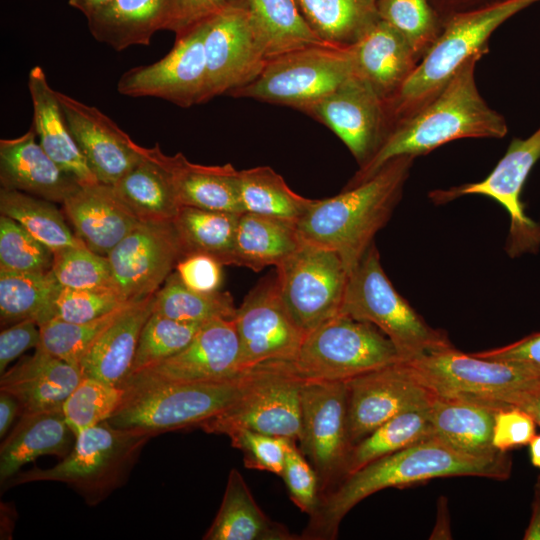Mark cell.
<instances>
[{
  "label": "cell",
  "instance_id": "obj_46",
  "mask_svg": "<svg viewBox=\"0 0 540 540\" xmlns=\"http://www.w3.org/2000/svg\"><path fill=\"white\" fill-rule=\"evenodd\" d=\"M124 389L101 380L82 377L62 405L65 420L77 436L80 432L107 421L120 406Z\"/></svg>",
  "mask_w": 540,
  "mask_h": 540
},
{
  "label": "cell",
  "instance_id": "obj_3",
  "mask_svg": "<svg viewBox=\"0 0 540 540\" xmlns=\"http://www.w3.org/2000/svg\"><path fill=\"white\" fill-rule=\"evenodd\" d=\"M414 160L407 155L393 158L368 180L315 199L296 223L301 240L335 251L350 274L389 221Z\"/></svg>",
  "mask_w": 540,
  "mask_h": 540
},
{
  "label": "cell",
  "instance_id": "obj_43",
  "mask_svg": "<svg viewBox=\"0 0 540 540\" xmlns=\"http://www.w3.org/2000/svg\"><path fill=\"white\" fill-rule=\"evenodd\" d=\"M58 286L51 270L43 273L0 270L1 326L27 319L41 324Z\"/></svg>",
  "mask_w": 540,
  "mask_h": 540
},
{
  "label": "cell",
  "instance_id": "obj_48",
  "mask_svg": "<svg viewBox=\"0 0 540 540\" xmlns=\"http://www.w3.org/2000/svg\"><path fill=\"white\" fill-rule=\"evenodd\" d=\"M58 284L72 289H117L107 256L85 245L54 253L51 269Z\"/></svg>",
  "mask_w": 540,
  "mask_h": 540
},
{
  "label": "cell",
  "instance_id": "obj_6",
  "mask_svg": "<svg viewBox=\"0 0 540 540\" xmlns=\"http://www.w3.org/2000/svg\"><path fill=\"white\" fill-rule=\"evenodd\" d=\"M339 314L377 327L403 361L452 345L445 332L428 325L396 291L381 265L375 242L350 272Z\"/></svg>",
  "mask_w": 540,
  "mask_h": 540
},
{
  "label": "cell",
  "instance_id": "obj_58",
  "mask_svg": "<svg viewBox=\"0 0 540 540\" xmlns=\"http://www.w3.org/2000/svg\"><path fill=\"white\" fill-rule=\"evenodd\" d=\"M442 23L454 16L501 3L506 0H429Z\"/></svg>",
  "mask_w": 540,
  "mask_h": 540
},
{
  "label": "cell",
  "instance_id": "obj_38",
  "mask_svg": "<svg viewBox=\"0 0 540 540\" xmlns=\"http://www.w3.org/2000/svg\"><path fill=\"white\" fill-rule=\"evenodd\" d=\"M429 404L400 412L350 448L342 478L366 464L431 437Z\"/></svg>",
  "mask_w": 540,
  "mask_h": 540
},
{
  "label": "cell",
  "instance_id": "obj_59",
  "mask_svg": "<svg viewBox=\"0 0 540 540\" xmlns=\"http://www.w3.org/2000/svg\"><path fill=\"white\" fill-rule=\"evenodd\" d=\"M502 406H514L532 417L536 425L540 426V381L518 392L504 397Z\"/></svg>",
  "mask_w": 540,
  "mask_h": 540
},
{
  "label": "cell",
  "instance_id": "obj_39",
  "mask_svg": "<svg viewBox=\"0 0 540 540\" xmlns=\"http://www.w3.org/2000/svg\"><path fill=\"white\" fill-rule=\"evenodd\" d=\"M240 198L244 212L297 223L315 199L295 193L269 166L239 170Z\"/></svg>",
  "mask_w": 540,
  "mask_h": 540
},
{
  "label": "cell",
  "instance_id": "obj_22",
  "mask_svg": "<svg viewBox=\"0 0 540 540\" xmlns=\"http://www.w3.org/2000/svg\"><path fill=\"white\" fill-rule=\"evenodd\" d=\"M69 130L98 182L113 186L142 157L136 144L113 120L94 106L57 91Z\"/></svg>",
  "mask_w": 540,
  "mask_h": 540
},
{
  "label": "cell",
  "instance_id": "obj_63",
  "mask_svg": "<svg viewBox=\"0 0 540 540\" xmlns=\"http://www.w3.org/2000/svg\"><path fill=\"white\" fill-rule=\"evenodd\" d=\"M528 445L531 463L540 469V435H535Z\"/></svg>",
  "mask_w": 540,
  "mask_h": 540
},
{
  "label": "cell",
  "instance_id": "obj_62",
  "mask_svg": "<svg viewBox=\"0 0 540 540\" xmlns=\"http://www.w3.org/2000/svg\"><path fill=\"white\" fill-rule=\"evenodd\" d=\"M110 1L111 0H68V4L87 17Z\"/></svg>",
  "mask_w": 540,
  "mask_h": 540
},
{
  "label": "cell",
  "instance_id": "obj_10",
  "mask_svg": "<svg viewBox=\"0 0 540 540\" xmlns=\"http://www.w3.org/2000/svg\"><path fill=\"white\" fill-rule=\"evenodd\" d=\"M403 361L392 341L371 323L339 314L304 338L291 359L305 380L347 381Z\"/></svg>",
  "mask_w": 540,
  "mask_h": 540
},
{
  "label": "cell",
  "instance_id": "obj_25",
  "mask_svg": "<svg viewBox=\"0 0 540 540\" xmlns=\"http://www.w3.org/2000/svg\"><path fill=\"white\" fill-rule=\"evenodd\" d=\"M82 377L78 368L37 347L1 374L0 391L18 400L20 415L61 409Z\"/></svg>",
  "mask_w": 540,
  "mask_h": 540
},
{
  "label": "cell",
  "instance_id": "obj_15",
  "mask_svg": "<svg viewBox=\"0 0 540 540\" xmlns=\"http://www.w3.org/2000/svg\"><path fill=\"white\" fill-rule=\"evenodd\" d=\"M206 21L176 36L160 60L122 74L117 91L129 97H155L182 108L209 101L204 48Z\"/></svg>",
  "mask_w": 540,
  "mask_h": 540
},
{
  "label": "cell",
  "instance_id": "obj_28",
  "mask_svg": "<svg viewBox=\"0 0 540 540\" xmlns=\"http://www.w3.org/2000/svg\"><path fill=\"white\" fill-rule=\"evenodd\" d=\"M28 90L33 106L31 127L41 147L80 184L98 182L69 130L57 91L49 85L40 66L29 71Z\"/></svg>",
  "mask_w": 540,
  "mask_h": 540
},
{
  "label": "cell",
  "instance_id": "obj_60",
  "mask_svg": "<svg viewBox=\"0 0 540 540\" xmlns=\"http://www.w3.org/2000/svg\"><path fill=\"white\" fill-rule=\"evenodd\" d=\"M21 408L18 400L10 393L0 391V437L6 435L15 417L20 416Z\"/></svg>",
  "mask_w": 540,
  "mask_h": 540
},
{
  "label": "cell",
  "instance_id": "obj_16",
  "mask_svg": "<svg viewBox=\"0 0 540 540\" xmlns=\"http://www.w3.org/2000/svg\"><path fill=\"white\" fill-rule=\"evenodd\" d=\"M300 403V450L311 460L324 490L342 477L351 448L346 381L305 380Z\"/></svg>",
  "mask_w": 540,
  "mask_h": 540
},
{
  "label": "cell",
  "instance_id": "obj_24",
  "mask_svg": "<svg viewBox=\"0 0 540 540\" xmlns=\"http://www.w3.org/2000/svg\"><path fill=\"white\" fill-rule=\"evenodd\" d=\"M0 183L1 188L61 205L81 185L45 152L32 127L19 137L0 140Z\"/></svg>",
  "mask_w": 540,
  "mask_h": 540
},
{
  "label": "cell",
  "instance_id": "obj_5",
  "mask_svg": "<svg viewBox=\"0 0 540 540\" xmlns=\"http://www.w3.org/2000/svg\"><path fill=\"white\" fill-rule=\"evenodd\" d=\"M151 437L143 430L121 429L102 422L80 432L69 454L52 468L19 472L2 487L36 481L62 482L88 505H97L125 483Z\"/></svg>",
  "mask_w": 540,
  "mask_h": 540
},
{
  "label": "cell",
  "instance_id": "obj_51",
  "mask_svg": "<svg viewBox=\"0 0 540 540\" xmlns=\"http://www.w3.org/2000/svg\"><path fill=\"white\" fill-rule=\"evenodd\" d=\"M231 445L243 453L244 465L249 469L281 475L288 447V438L238 429L228 435Z\"/></svg>",
  "mask_w": 540,
  "mask_h": 540
},
{
  "label": "cell",
  "instance_id": "obj_54",
  "mask_svg": "<svg viewBox=\"0 0 540 540\" xmlns=\"http://www.w3.org/2000/svg\"><path fill=\"white\" fill-rule=\"evenodd\" d=\"M247 0H172V18L168 30L179 36L219 12Z\"/></svg>",
  "mask_w": 540,
  "mask_h": 540
},
{
  "label": "cell",
  "instance_id": "obj_9",
  "mask_svg": "<svg viewBox=\"0 0 540 540\" xmlns=\"http://www.w3.org/2000/svg\"><path fill=\"white\" fill-rule=\"evenodd\" d=\"M355 73L354 45H313L270 58L256 79L228 96L301 111Z\"/></svg>",
  "mask_w": 540,
  "mask_h": 540
},
{
  "label": "cell",
  "instance_id": "obj_34",
  "mask_svg": "<svg viewBox=\"0 0 540 540\" xmlns=\"http://www.w3.org/2000/svg\"><path fill=\"white\" fill-rule=\"evenodd\" d=\"M204 540H292L282 524L270 520L257 505L243 476L231 469L220 508Z\"/></svg>",
  "mask_w": 540,
  "mask_h": 540
},
{
  "label": "cell",
  "instance_id": "obj_2",
  "mask_svg": "<svg viewBox=\"0 0 540 540\" xmlns=\"http://www.w3.org/2000/svg\"><path fill=\"white\" fill-rule=\"evenodd\" d=\"M480 58L474 56L466 61L436 97L391 127L374 155L345 187L368 180L399 156L416 158L462 138L504 137L508 131L505 118L486 103L476 86L475 66Z\"/></svg>",
  "mask_w": 540,
  "mask_h": 540
},
{
  "label": "cell",
  "instance_id": "obj_35",
  "mask_svg": "<svg viewBox=\"0 0 540 540\" xmlns=\"http://www.w3.org/2000/svg\"><path fill=\"white\" fill-rule=\"evenodd\" d=\"M302 244L296 223L276 217L243 212L239 216L233 265L255 272L279 266Z\"/></svg>",
  "mask_w": 540,
  "mask_h": 540
},
{
  "label": "cell",
  "instance_id": "obj_13",
  "mask_svg": "<svg viewBox=\"0 0 540 540\" xmlns=\"http://www.w3.org/2000/svg\"><path fill=\"white\" fill-rule=\"evenodd\" d=\"M540 159V127L528 138H514L505 155L482 181L445 190H434L430 199L445 204L463 195L478 194L496 200L509 214L510 227L506 251L511 257L535 253L540 247V224L524 212L521 192L536 162Z\"/></svg>",
  "mask_w": 540,
  "mask_h": 540
},
{
  "label": "cell",
  "instance_id": "obj_11",
  "mask_svg": "<svg viewBox=\"0 0 540 540\" xmlns=\"http://www.w3.org/2000/svg\"><path fill=\"white\" fill-rule=\"evenodd\" d=\"M419 383L433 395L484 403L496 408L509 394L540 381L515 364L459 351L453 345L405 361ZM506 407V406H505Z\"/></svg>",
  "mask_w": 540,
  "mask_h": 540
},
{
  "label": "cell",
  "instance_id": "obj_19",
  "mask_svg": "<svg viewBox=\"0 0 540 540\" xmlns=\"http://www.w3.org/2000/svg\"><path fill=\"white\" fill-rule=\"evenodd\" d=\"M301 112L336 134L359 167L374 155L389 130L384 101L357 73Z\"/></svg>",
  "mask_w": 540,
  "mask_h": 540
},
{
  "label": "cell",
  "instance_id": "obj_21",
  "mask_svg": "<svg viewBox=\"0 0 540 540\" xmlns=\"http://www.w3.org/2000/svg\"><path fill=\"white\" fill-rule=\"evenodd\" d=\"M346 384L351 447L390 418L427 404L432 397L405 361L358 375Z\"/></svg>",
  "mask_w": 540,
  "mask_h": 540
},
{
  "label": "cell",
  "instance_id": "obj_52",
  "mask_svg": "<svg viewBox=\"0 0 540 540\" xmlns=\"http://www.w3.org/2000/svg\"><path fill=\"white\" fill-rule=\"evenodd\" d=\"M288 489L290 499L304 513L312 515L319 504L320 482L318 475L305 455L291 441L282 473L280 475Z\"/></svg>",
  "mask_w": 540,
  "mask_h": 540
},
{
  "label": "cell",
  "instance_id": "obj_49",
  "mask_svg": "<svg viewBox=\"0 0 540 540\" xmlns=\"http://www.w3.org/2000/svg\"><path fill=\"white\" fill-rule=\"evenodd\" d=\"M54 253L12 218L0 215V270L43 273L52 269Z\"/></svg>",
  "mask_w": 540,
  "mask_h": 540
},
{
  "label": "cell",
  "instance_id": "obj_12",
  "mask_svg": "<svg viewBox=\"0 0 540 540\" xmlns=\"http://www.w3.org/2000/svg\"><path fill=\"white\" fill-rule=\"evenodd\" d=\"M275 277L282 303L304 333L339 315L349 273L335 251L302 241Z\"/></svg>",
  "mask_w": 540,
  "mask_h": 540
},
{
  "label": "cell",
  "instance_id": "obj_44",
  "mask_svg": "<svg viewBox=\"0 0 540 540\" xmlns=\"http://www.w3.org/2000/svg\"><path fill=\"white\" fill-rule=\"evenodd\" d=\"M377 12L404 37L420 61L444 29L429 0H377Z\"/></svg>",
  "mask_w": 540,
  "mask_h": 540
},
{
  "label": "cell",
  "instance_id": "obj_45",
  "mask_svg": "<svg viewBox=\"0 0 540 540\" xmlns=\"http://www.w3.org/2000/svg\"><path fill=\"white\" fill-rule=\"evenodd\" d=\"M128 303L87 322L48 320L39 325L41 342L38 347L80 370V364L93 344Z\"/></svg>",
  "mask_w": 540,
  "mask_h": 540
},
{
  "label": "cell",
  "instance_id": "obj_40",
  "mask_svg": "<svg viewBox=\"0 0 540 540\" xmlns=\"http://www.w3.org/2000/svg\"><path fill=\"white\" fill-rule=\"evenodd\" d=\"M0 213L17 221L53 253L84 245L70 230L61 211L52 201L1 188Z\"/></svg>",
  "mask_w": 540,
  "mask_h": 540
},
{
  "label": "cell",
  "instance_id": "obj_26",
  "mask_svg": "<svg viewBox=\"0 0 540 540\" xmlns=\"http://www.w3.org/2000/svg\"><path fill=\"white\" fill-rule=\"evenodd\" d=\"M354 49L356 73L385 104L397 95L420 62L404 37L380 18Z\"/></svg>",
  "mask_w": 540,
  "mask_h": 540
},
{
  "label": "cell",
  "instance_id": "obj_55",
  "mask_svg": "<svg viewBox=\"0 0 540 540\" xmlns=\"http://www.w3.org/2000/svg\"><path fill=\"white\" fill-rule=\"evenodd\" d=\"M222 267L223 265L211 256L192 254L180 260L175 271L187 287L210 293L220 290L223 282Z\"/></svg>",
  "mask_w": 540,
  "mask_h": 540
},
{
  "label": "cell",
  "instance_id": "obj_41",
  "mask_svg": "<svg viewBox=\"0 0 540 540\" xmlns=\"http://www.w3.org/2000/svg\"><path fill=\"white\" fill-rule=\"evenodd\" d=\"M269 59L300 48L326 44L311 30L295 0H247Z\"/></svg>",
  "mask_w": 540,
  "mask_h": 540
},
{
  "label": "cell",
  "instance_id": "obj_27",
  "mask_svg": "<svg viewBox=\"0 0 540 540\" xmlns=\"http://www.w3.org/2000/svg\"><path fill=\"white\" fill-rule=\"evenodd\" d=\"M154 310V294L130 301L80 364L83 377L120 386L130 373L141 331Z\"/></svg>",
  "mask_w": 540,
  "mask_h": 540
},
{
  "label": "cell",
  "instance_id": "obj_18",
  "mask_svg": "<svg viewBox=\"0 0 540 540\" xmlns=\"http://www.w3.org/2000/svg\"><path fill=\"white\" fill-rule=\"evenodd\" d=\"M118 291L128 300L155 294L185 257L173 221L140 222L107 255Z\"/></svg>",
  "mask_w": 540,
  "mask_h": 540
},
{
  "label": "cell",
  "instance_id": "obj_50",
  "mask_svg": "<svg viewBox=\"0 0 540 540\" xmlns=\"http://www.w3.org/2000/svg\"><path fill=\"white\" fill-rule=\"evenodd\" d=\"M128 302L116 289H72L59 285L51 298L42 323L51 319L87 322L104 316Z\"/></svg>",
  "mask_w": 540,
  "mask_h": 540
},
{
  "label": "cell",
  "instance_id": "obj_31",
  "mask_svg": "<svg viewBox=\"0 0 540 540\" xmlns=\"http://www.w3.org/2000/svg\"><path fill=\"white\" fill-rule=\"evenodd\" d=\"M497 409L476 401L432 394L429 404L431 437L470 456L494 457L501 453L492 445Z\"/></svg>",
  "mask_w": 540,
  "mask_h": 540
},
{
  "label": "cell",
  "instance_id": "obj_4",
  "mask_svg": "<svg viewBox=\"0 0 540 540\" xmlns=\"http://www.w3.org/2000/svg\"><path fill=\"white\" fill-rule=\"evenodd\" d=\"M539 1L506 0L451 18L401 90L385 104L389 130L436 97L466 61L486 54L490 36L502 23Z\"/></svg>",
  "mask_w": 540,
  "mask_h": 540
},
{
  "label": "cell",
  "instance_id": "obj_8",
  "mask_svg": "<svg viewBox=\"0 0 540 540\" xmlns=\"http://www.w3.org/2000/svg\"><path fill=\"white\" fill-rule=\"evenodd\" d=\"M305 379L291 360H268L245 372L240 394L200 428L228 436L248 429L298 441L301 435L300 391Z\"/></svg>",
  "mask_w": 540,
  "mask_h": 540
},
{
  "label": "cell",
  "instance_id": "obj_7",
  "mask_svg": "<svg viewBox=\"0 0 540 540\" xmlns=\"http://www.w3.org/2000/svg\"><path fill=\"white\" fill-rule=\"evenodd\" d=\"M246 370L237 378L209 383L157 382L120 386L124 397L107 420L121 429L151 433L200 426L240 394Z\"/></svg>",
  "mask_w": 540,
  "mask_h": 540
},
{
  "label": "cell",
  "instance_id": "obj_37",
  "mask_svg": "<svg viewBox=\"0 0 540 540\" xmlns=\"http://www.w3.org/2000/svg\"><path fill=\"white\" fill-rule=\"evenodd\" d=\"M241 213L182 206L173 223L185 257L205 254L223 266L233 265L235 236Z\"/></svg>",
  "mask_w": 540,
  "mask_h": 540
},
{
  "label": "cell",
  "instance_id": "obj_33",
  "mask_svg": "<svg viewBox=\"0 0 540 540\" xmlns=\"http://www.w3.org/2000/svg\"><path fill=\"white\" fill-rule=\"evenodd\" d=\"M161 153L158 144L142 147L139 162L112 186L141 222L173 221L181 208Z\"/></svg>",
  "mask_w": 540,
  "mask_h": 540
},
{
  "label": "cell",
  "instance_id": "obj_47",
  "mask_svg": "<svg viewBox=\"0 0 540 540\" xmlns=\"http://www.w3.org/2000/svg\"><path fill=\"white\" fill-rule=\"evenodd\" d=\"M203 324L180 322L153 310L141 331L128 375L137 373L181 351Z\"/></svg>",
  "mask_w": 540,
  "mask_h": 540
},
{
  "label": "cell",
  "instance_id": "obj_1",
  "mask_svg": "<svg viewBox=\"0 0 540 540\" xmlns=\"http://www.w3.org/2000/svg\"><path fill=\"white\" fill-rule=\"evenodd\" d=\"M511 466L506 452L494 457H474L433 437L423 439L344 476L335 489L320 497L304 536L307 539L335 538L346 514L360 501L383 489L453 476L505 480L510 476Z\"/></svg>",
  "mask_w": 540,
  "mask_h": 540
},
{
  "label": "cell",
  "instance_id": "obj_36",
  "mask_svg": "<svg viewBox=\"0 0 540 540\" xmlns=\"http://www.w3.org/2000/svg\"><path fill=\"white\" fill-rule=\"evenodd\" d=\"M295 1L314 34L330 45H355L379 19L377 0Z\"/></svg>",
  "mask_w": 540,
  "mask_h": 540
},
{
  "label": "cell",
  "instance_id": "obj_42",
  "mask_svg": "<svg viewBox=\"0 0 540 540\" xmlns=\"http://www.w3.org/2000/svg\"><path fill=\"white\" fill-rule=\"evenodd\" d=\"M237 308L228 292L204 293L187 287L176 271L154 294V311L186 323L234 319Z\"/></svg>",
  "mask_w": 540,
  "mask_h": 540
},
{
  "label": "cell",
  "instance_id": "obj_53",
  "mask_svg": "<svg viewBox=\"0 0 540 540\" xmlns=\"http://www.w3.org/2000/svg\"><path fill=\"white\" fill-rule=\"evenodd\" d=\"M535 426L532 417L517 407L498 408L494 414L492 445L500 452L528 445L536 435Z\"/></svg>",
  "mask_w": 540,
  "mask_h": 540
},
{
  "label": "cell",
  "instance_id": "obj_30",
  "mask_svg": "<svg viewBox=\"0 0 540 540\" xmlns=\"http://www.w3.org/2000/svg\"><path fill=\"white\" fill-rule=\"evenodd\" d=\"M171 18L172 0H111L86 17L91 35L118 52L149 45Z\"/></svg>",
  "mask_w": 540,
  "mask_h": 540
},
{
  "label": "cell",
  "instance_id": "obj_61",
  "mask_svg": "<svg viewBox=\"0 0 540 540\" xmlns=\"http://www.w3.org/2000/svg\"><path fill=\"white\" fill-rule=\"evenodd\" d=\"M524 540H540V476L537 479L534 489V500L532 503V515L525 530Z\"/></svg>",
  "mask_w": 540,
  "mask_h": 540
},
{
  "label": "cell",
  "instance_id": "obj_23",
  "mask_svg": "<svg viewBox=\"0 0 540 540\" xmlns=\"http://www.w3.org/2000/svg\"><path fill=\"white\" fill-rule=\"evenodd\" d=\"M62 206L76 236L103 256L141 222L112 186L100 182L81 184Z\"/></svg>",
  "mask_w": 540,
  "mask_h": 540
},
{
  "label": "cell",
  "instance_id": "obj_17",
  "mask_svg": "<svg viewBox=\"0 0 540 540\" xmlns=\"http://www.w3.org/2000/svg\"><path fill=\"white\" fill-rule=\"evenodd\" d=\"M243 372L234 319H214L204 323L181 351L128 375L120 386L222 382L235 379Z\"/></svg>",
  "mask_w": 540,
  "mask_h": 540
},
{
  "label": "cell",
  "instance_id": "obj_14",
  "mask_svg": "<svg viewBox=\"0 0 540 540\" xmlns=\"http://www.w3.org/2000/svg\"><path fill=\"white\" fill-rule=\"evenodd\" d=\"M204 48L209 100L252 82L269 60L248 5L227 8L207 19Z\"/></svg>",
  "mask_w": 540,
  "mask_h": 540
},
{
  "label": "cell",
  "instance_id": "obj_20",
  "mask_svg": "<svg viewBox=\"0 0 540 540\" xmlns=\"http://www.w3.org/2000/svg\"><path fill=\"white\" fill-rule=\"evenodd\" d=\"M234 324L243 371L268 360L293 359L307 335L286 310L272 275L246 295L236 310Z\"/></svg>",
  "mask_w": 540,
  "mask_h": 540
},
{
  "label": "cell",
  "instance_id": "obj_29",
  "mask_svg": "<svg viewBox=\"0 0 540 540\" xmlns=\"http://www.w3.org/2000/svg\"><path fill=\"white\" fill-rule=\"evenodd\" d=\"M76 436L61 409L23 413L0 447L1 486L19 473L28 462L44 455L64 458Z\"/></svg>",
  "mask_w": 540,
  "mask_h": 540
},
{
  "label": "cell",
  "instance_id": "obj_32",
  "mask_svg": "<svg viewBox=\"0 0 540 540\" xmlns=\"http://www.w3.org/2000/svg\"><path fill=\"white\" fill-rule=\"evenodd\" d=\"M180 206L243 213L239 170L231 163L206 166L190 162L182 153H161Z\"/></svg>",
  "mask_w": 540,
  "mask_h": 540
},
{
  "label": "cell",
  "instance_id": "obj_56",
  "mask_svg": "<svg viewBox=\"0 0 540 540\" xmlns=\"http://www.w3.org/2000/svg\"><path fill=\"white\" fill-rule=\"evenodd\" d=\"M40 342V328L35 320H23L3 329L0 333V375L12 361L29 349H36Z\"/></svg>",
  "mask_w": 540,
  "mask_h": 540
},
{
  "label": "cell",
  "instance_id": "obj_57",
  "mask_svg": "<svg viewBox=\"0 0 540 540\" xmlns=\"http://www.w3.org/2000/svg\"><path fill=\"white\" fill-rule=\"evenodd\" d=\"M473 354L484 359L512 363L540 376V332L503 347Z\"/></svg>",
  "mask_w": 540,
  "mask_h": 540
}]
</instances>
